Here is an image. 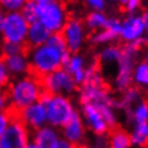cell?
<instances>
[{"instance_id":"obj_1","label":"cell","mask_w":148,"mask_h":148,"mask_svg":"<svg viewBox=\"0 0 148 148\" xmlns=\"http://www.w3.org/2000/svg\"><path fill=\"white\" fill-rule=\"evenodd\" d=\"M5 92L9 99V110L13 114L39 102L44 94L40 79L30 73L13 78Z\"/></svg>"},{"instance_id":"obj_2","label":"cell","mask_w":148,"mask_h":148,"mask_svg":"<svg viewBox=\"0 0 148 148\" xmlns=\"http://www.w3.org/2000/svg\"><path fill=\"white\" fill-rule=\"evenodd\" d=\"M27 57L29 62V72L36 78L43 77L60 69L65 60L70 57V53L63 54L57 48L48 44L27 49Z\"/></svg>"},{"instance_id":"obj_3","label":"cell","mask_w":148,"mask_h":148,"mask_svg":"<svg viewBox=\"0 0 148 148\" xmlns=\"http://www.w3.org/2000/svg\"><path fill=\"white\" fill-rule=\"evenodd\" d=\"M36 21L45 27L51 34L60 33L69 19L66 6L58 0H35Z\"/></svg>"},{"instance_id":"obj_4","label":"cell","mask_w":148,"mask_h":148,"mask_svg":"<svg viewBox=\"0 0 148 148\" xmlns=\"http://www.w3.org/2000/svg\"><path fill=\"white\" fill-rule=\"evenodd\" d=\"M40 101L47 112V124L60 129L75 114L77 109L68 95H53L44 93Z\"/></svg>"},{"instance_id":"obj_5","label":"cell","mask_w":148,"mask_h":148,"mask_svg":"<svg viewBox=\"0 0 148 148\" xmlns=\"http://www.w3.org/2000/svg\"><path fill=\"white\" fill-rule=\"evenodd\" d=\"M144 44H147L146 39L132 44H125L122 48V57L117 63V74L114 77V87L117 90L124 92L132 87V73L138 63L137 59Z\"/></svg>"},{"instance_id":"obj_6","label":"cell","mask_w":148,"mask_h":148,"mask_svg":"<svg viewBox=\"0 0 148 148\" xmlns=\"http://www.w3.org/2000/svg\"><path fill=\"white\" fill-rule=\"evenodd\" d=\"M29 23L20 12L5 14L0 28L1 44H16V45L25 47Z\"/></svg>"},{"instance_id":"obj_7","label":"cell","mask_w":148,"mask_h":148,"mask_svg":"<svg viewBox=\"0 0 148 148\" xmlns=\"http://www.w3.org/2000/svg\"><path fill=\"white\" fill-rule=\"evenodd\" d=\"M43 92L53 95H69L78 90V86L64 68L48 74L40 79Z\"/></svg>"},{"instance_id":"obj_8","label":"cell","mask_w":148,"mask_h":148,"mask_svg":"<svg viewBox=\"0 0 148 148\" xmlns=\"http://www.w3.org/2000/svg\"><path fill=\"white\" fill-rule=\"evenodd\" d=\"M70 54H78L83 48L87 39V28L83 20L75 16H69L66 23L60 32Z\"/></svg>"},{"instance_id":"obj_9","label":"cell","mask_w":148,"mask_h":148,"mask_svg":"<svg viewBox=\"0 0 148 148\" xmlns=\"http://www.w3.org/2000/svg\"><path fill=\"white\" fill-rule=\"evenodd\" d=\"M32 132L18 119L16 116L0 137V148H24L30 142Z\"/></svg>"},{"instance_id":"obj_10","label":"cell","mask_w":148,"mask_h":148,"mask_svg":"<svg viewBox=\"0 0 148 148\" xmlns=\"http://www.w3.org/2000/svg\"><path fill=\"white\" fill-rule=\"evenodd\" d=\"M78 95L80 104L99 106H114V99L110 95L108 87L104 84L101 86H87L82 84L78 87Z\"/></svg>"},{"instance_id":"obj_11","label":"cell","mask_w":148,"mask_h":148,"mask_svg":"<svg viewBox=\"0 0 148 148\" xmlns=\"http://www.w3.org/2000/svg\"><path fill=\"white\" fill-rule=\"evenodd\" d=\"M146 36V23L142 14L137 13L127 15L122 20L119 38L125 44H132L139 40H143Z\"/></svg>"},{"instance_id":"obj_12","label":"cell","mask_w":148,"mask_h":148,"mask_svg":"<svg viewBox=\"0 0 148 148\" xmlns=\"http://www.w3.org/2000/svg\"><path fill=\"white\" fill-rule=\"evenodd\" d=\"M15 116L30 132L47 125V112L42 101L24 108Z\"/></svg>"},{"instance_id":"obj_13","label":"cell","mask_w":148,"mask_h":148,"mask_svg":"<svg viewBox=\"0 0 148 148\" xmlns=\"http://www.w3.org/2000/svg\"><path fill=\"white\" fill-rule=\"evenodd\" d=\"M59 131H60L62 139L72 143L73 146H75L77 148L82 147L84 140H86L87 128L83 123L82 116H80V113L78 110H77L75 114L69 119L68 123H65Z\"/></svg>"},{"instance_id":"obj_14","label":"cell","mask_w":148,"mask_h":148,"mask_svg":"<svg viewBox=\"0 0 148 148\" xmlns=\"http://www.w3.org/2000/svg\"><path fill=\"white\" fill-rule=\"evenodd\" d=\"M80 116H82V119L86 128L89 129L93 134L107 136L110 132V128L108 127L107 122L102 117V114L98 110L97 107L92 104H83Z\"/></svg>"},{"instance_id":"obj_15","label":"cell","mask_w":148,"mask_h":148,"mask_svg":"<svg viewBox=\"0 0 148 148\" xmlns=\"http://www.w3.org/2000/svg\"><path fill=\"white\" fill-rule=\"evenodd\" d=\"M60 140V131L48 124L30 134V142L34 143L36 148H57Z\"/></svg>"},{"instance_id":"obj_16","label":"cell","mask_w":148,"mask_h":148,"mask_svg":"<svg viewBox=\"0 0 148 148\" xmlns=\"http://www.w3.org/2000/svg\"><path fill=\"white\" fill-rule=\"evenodd\" d=\"M62 68H64L70 74V77L73 78V80L78 87L83 83L87 70V62L83 55H80L79 53L70 54V57L65 60Z\"/></svg>"},{"instance_id":"obj_17","label":"cell","mask_w":148,"mask_h":148,"mask_svg":"<svg viewBox=\"0 0 148 148\" xmlns=\"http://www.w3.org/2000/svg\"><path fill=\"white\" fill-rule=\"evenodd\" d=\"M4 59V63L8 68L12 78H19V77L27 75L29 72V62L27 57V50L19 54L9 55V57H1Z\"/></svg>"},{"instance_id":"obj_18","label":"cell","mask_w":148,"mask_h":148,"mask_svg":"<svg viewBox=\"0 0 148 148\" xmlns=\"http://www.w3.org/2000/svg\"><path fill=\"white\" fill-rule=\"evenodd\" d=\"M50 34L51 33L45 27H43L39 21H34V23L29 24L25 48L30 49V48H36L40 45H44V44L48 42Z\"/></svg>"},{"instance_id":"obj_19","label":"cell","mask_w":148,"mask_h":148,"mask_svg":"<svg viewBox=\"0 0 148 148\" xmlns=\"http://www.w3.org/2000/svg\"><path fill=\"white\" fill-rule=\"evenodd\" d=\"M138 102H140L139 89L137 87H129L128 89L122 92L121 99H118V101L114 99V108L116 109H123L128 114L129 110H131Z\"/></svg>"},{"instance_id":"obj_20","label":"cell","mask_w":148,"mask_h":148,"mask_svg":"<svg viewBox=\"0 0 148 148\" xmlns=\"http://www.w3.org/2000/svg\"><path fill=\"white\" fill-rule=\"evenodd\" d=\"M107 139H108V148H131L132 147L129 133L118 127L112 129L107 134Z\"/></svg>"},{"instance_id":"obj_21","label":"cell","mask_w":148,"mask_h":148,"mask_svg":"<svg viewBox=\"0 0 148 148\" xmlns=\"http://www.w3.org/2000/svg\"><path fill=\"white\" fill-rule=\"evenodd\" d=\"M122 57V47L116 44L103 47L98 54V63L102 64H117Z\"/></svg>"},{"instance_id":"obj_22","label":"cell","mask_w":148,"mask_h":148,"mask_svg":"<svg viewBox=\"0 0 148 148\" xmlns=\"http://www.w3.org/2000/svg\"><path fill=\"white\" fill-rule=\"evenodd\" d=\"M132 146L147 147L148 146V122L146 123L133 124L132 131L129 133Z\"/></svg>"},{"instance_id":"obj_23","label":"cell","mask_w":148,"mask_h":148,"mask_svg":"<svg viewBox=\"0 0 148 148\" xmlns=\"http://www.w3.org/2000/svg\"><path fill=\"white\" fill-rule=\"evenodd\" d=\"M107 20H108V16L104 12H89L86 15V19L83 23L86 28L93 32H98L101 29H104Z\"/></svg>"},{"instance_id":"obj_24","label":"cell","mask_w":148,"mask_h":148,"mask_svg":"<svg viewBox=\"0 0 148 148\" xmlns=\"http://www.w3.org/2000/svg\"><path fill=\"white\" fill-rule=\"evenodd\" d=\"M132 83L137 88H148V64L144 60L138 62L132 73Z\"/></svg>"},{"instance_id":"obj_25","label":"cell","mask_w":148,"mask_h":148,"mask_svg":"<svg viewBox=\"0 0 148 148\" xmlns=\"http://www.w3.org/2000/svg\"><path fill=\"white\" fill-rule=\"evenodd\" d=\"M128 116L131 117L133 124L137 123H146L148 122V103L140 101L129 110Z\"/></svg>"},{"instance_id":"obj_26","label":"cell","mask_w":148,"mask_h":148,"mask_svg":"<svg viewBox=\"0 0 148 148\" xmlns=\"http://www.w3.org/2000/svg\"><path fill=\"white\" fill-rule=\"evenodd\" d=\"M118 36L114 35L113 33H110L107 29H101L98 32H94L90 36V42L94 44V45H109V44H113L114 40H117Z\"/></svg>"},{"instance_id":"obj_27","label":"cell","mask_w":148,"mask_h":148,"mask_svg":"<svg viewBox=\"0 0 148 148\" xmlns=\"http://www.w3.org/2000/svg\"><path fill=\"white\" fill-rule=\"evenodd\" d=\"M25 4V0H0V8L5 14L19 13Z\"/></svg>"},{"instance_id":"obj_28","label":"cell","mask_w":148,"mask_h":148,"mask_svg":"<svg viewBox=\"0 0 148 148\" xmlns=\"http://www.w3.org/2000/svg\"><path fill=\"white\" fill-rule=\"evenodd\" d=\"M21 14L27 19L29 24L36 21V9H35V0H27L21 9Z\"/></svg>"},{"instance_id":"obj_29","label":"cell","mask_w":148,"mask_h":148,"mask_svg":"<svg viewBox=\"0 0 148 148\" xmlns=\"http://www.w3.org/2000/svg\"><path fill=\"white\" fill-rule=\"evenodd\" d=\"M45 44H48V45H50V47L57 48V49L60 50L63 54L69 53L68 48H66L65 42H64V39H63V36H62L60 33H57V34H50L49 39H48V42Z\"/></svg>"},{"instance_id":"obj_30","label":"cell","mask_w":148,"mask_h":148,"mask_svg":"<svg viewBox=\"0 0 148 148\" xmlns=\"http://www.w3.org/2000/svg\"><path fill=\"white\" fill-rule=\"evenodd\" d=\"M12 75L8 72V68H6L4 59L0 57V90H6V88L12 82Z\"/></svg>"},{"instance_id":"obj_31","label":"cell","mask_w":148,"mask_h":148,"mask_svg":"<svg viewBox=\"0 0 148 148\" xmlns=\"http://www.w3.org/2000/svg\"><path fill=\"white\" fill-rule=\"evenodd\" d=\"M119 5L127 13V15H132V14H137L138 10L142 8V1L140 0H122Z\"/></svg>"},{"instance_id":"obj_32","label":"cell","mask_w":148,"mask_h":148,"mask_svg":"<svg viewBox=\"0 0 148 148\" xmlns=\"http://www.w3.org/2000/svg\"><path fill=\"white\" fill-rule=\"evenodd\" d=\"M27 50L24 45H16V44H1L0 49V57H9V55L19 54Z\"/></svg>"},{"instance_id":"obj_33","label":"cell","mask_w":148,"mask_h":148,"mask_svg":"<svg viewBox=\"0 0 148 148\" xmlns=\"http://www.w3.org/2000/svg\"><path fill=\"white\" fill-rule=\"evenodd\" d=\"M121 24H122V20L117 16H108V20H107V24H106V29L109 30L110 33H113L114 35L119 36V33H121Z\"/></svg>"},{"instance_id":"obj_34","label":"cell","mask_w":148,"mask_h":148,"mask_svg":"<svg viewBox=\"0 0 148 148\" xmlns=\"http://www.w3.org/2000/svg\"><path fill=\"white\" fill-rule=\"evenodd\" d=\"M14 116H15V114H13L10 110L0 113V137L3 136V133H4L6 131V128L9 127V124L14 118Z\"/></svg>"},{"instance_id":"obj_35","label":"cell","mask_w":148,"mask_h":148,"mask_svg":"<svg viewBox=\"0 0 148 148\" xmlns=\"http://www.w3.org/2000/svg\"><path fill=\"white\" fill-rule=\"evenodd\" d=\"M86 5L90 12H104L107 8V3L104 0H87Z\"/></svg>"},{"instance_id":"obj_36","label":"cell","mask_w":148,"mask_h":148,"mask_svg":"<svg viewBox=\"0 0 148 148\" xmlns=\"http://www.w3.org/2000/svg\"><path fill=\"white\" fill-rule=\"evenodd\" d=\"M9 110V99L5 90H0V113Z\"/></svg>"},{"instance_id":"obj_37","label":"cell","mask_w":148,"mask_h":148,"mask_svg":"<svg viewBox=\"0 0 148 148\" xmlns=\"http://www.w3.org/2000/svg\"><path fill=\"white\" fill-rule=\"evenodd\" d=\"M94 147L97 148H108V139H107V136H95Z\"/></svg>"},{"instance_id":"obj_38","label":"cell","mask_w":148,"mask_h":148,"mask_svg":"<svg viewBox=\"0 0 148 148\" xmlns=\"http://www.w3.org/2000/svg\"><path fill=\"white\" fill-rule=\"evenodd\" d=\"M142 16H143L144 23H146V36H144V39H146V43L148 44V9L142 13Z\"/></svg>"},{"instance_id":"obj_39","label":"cell","mask_w":148,"mask_h":148,"mask_svg":"<svg viewBox=\"0 0 148 148\" xmlns=\"http://www.w3.org/2000/svg\"><path fill=\"white\" fill-rule=\"evenodd\" d=\"M57 148H77L75 146H73L72 143H69V142H66V140H64V139H62L60 142H59V144H58V147Z\"/></svg>"},{"instance_id":"obj_40","label":"cell","mask_w":148,"mask_h":148,"mask_svg":"<svg viewBox=\"0 0 148 148\" xmlns=\"http://www.w3.org/2000/svg\"><path fill=\"white\" fill-rule=\"evenodd\" d=\"M4 16H5V13L3 12L1 8H0V28H1V24H3V20H4Z\"/></svg>"},{"instance_id":"obj_41","label":"cell","mask_w":148,"mask_h":148,"mask_svg":"<svg viewBox=\"0 0 148 148\" xmlns=\"http://www.w3.org/2000/svg\"><path fill=\"white\" fill-rule=\"evenodd\" d=\"M144 62L148 64V47H147V49H146V51H144Z\"/></svg>"},{"instance_id":"obj_42","label":"cell","mask_w":148,"mask_h":148,"mask_svg":"<svg viewBox=\"0 0 148 148\" xmlns=\"http://www.w3.org/2000/svg\"><path fill=\"white\" fill-rule=\"evenodd\" d=\"M24 148H36V147H35V144H34V143L29 142V143H28V144H27V146H25Z\"/></svg>"},{"instance_id":"obj_43","label":"cell","mask_w":148,"mask_h":148,"mask_svg":"<svg viewBox=\"0 0 148 148\" xmlns=\"http://www.w3.org/2000/svg\"><path fill=\"white\" fill-rule=\"evenodd\" d=\"M83 148H97V147H94L93 144H90V146H87V147H83Z\"/></svg>"},{"instance_id":"obj_44","label":"cell","mask_w":148,"mask_h":148,"mask_svg":"<svg viewBox=\"0 0 148 148\" xmlns=\"http://www.w3.org/2000/svg\"><path fill=\"white\" fill-rule=\"evenodd\" d=\"M0 49H1V40H0Z\"/></svg>"},{"instance_id":"obj_45","label":"cell","mask_w":148,"mask_h":148,"mask_svg":"<svg viewBox=\"0 0 148 148\" xmlns=\"http://www.w3.org/2000/svg\"><path fill=\"white\" fill-rule=\"evenodd\" d=\"M80 148H83V147H80Z\"/></svg>"}]
</instances>
